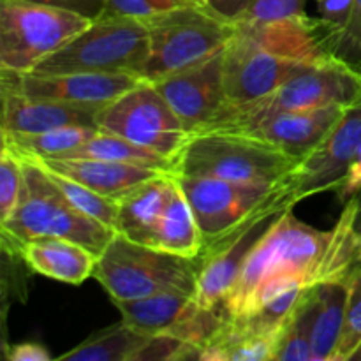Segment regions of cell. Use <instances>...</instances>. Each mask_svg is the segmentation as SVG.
I'll use <instances>...</instances> for the list:
<instances>
[{"mask_svg": "<svg viewBox=\"0 0 361 361\" xmlns=\"http://www.w3.org/2000/svg\"><path fill=\"white\" fill-rule=\"evenodd\" d=\"M360 201L353 197L330 229H317L281 212L250 250L221 309L229 319L245 317L291 289L344 281L358 263Z\"/></svg>", "mask_w": 361, "mask_h": 361, "instance_id": "cell-1", "label": "cell"}, {"mask_svg": "<svg viewBox=\"0 0 361 361\" xmlns=\"http://www.w3.org/2000/svg\"><path fill=\"white\" fill-rule=\"evenodd\" d=\"M20 157L23 189L13 214L0 222L4 250L18 256L21 245L30 240L63 238L101 256L115 236V229L76 210L35 159L28 155Z\"/></svg>", "mask_w": 361, "mask_h": 361, "instance_id": "cell-2", "label": "cell"}, {"mask_svg": "<svg viewBox=\"0 0 361 361\" xmlns=\"http://www.w3.org/2000/svg\"><path fill=\"white\" fill-rule=\"evenodd\" d=\"M302 162L303 157L277 145L245 134L208 130L189 137L175 159L173 173L274 185L298 173Z\"/></svg>", "mask_w": 361, "mask_h": 361, "instance_id": "cell-3", "label": "cell"}, {"mask_svg": "<svg viewBox=\"0 0 361 361\" xmlns=\"http://www.w3.org/2000/svg\"><path fill=\"white\" fill-rule=\"evenodd\" d=\"M148 28V59L140 78L155 83L196 67L224 51L235 35V23L219 16L204 4L178 7L145 20Z\"/></svg>", "mask_w": 361, "mask_h": 361, "instance_id": "cell-4", "label": "cell"}, {"mask_svg": "<svg viewBox=\"0 0 361 361\" xmlns=\"http://www.w3.org/2000/svg\"><path fill=\"white\" fill-rule=\"evenodd\" d=\"M175 176L196 215L203 235V252L256 215L279 214L298 204L295 175L274 185L229 182L210 176Z\"/></svg>", "mask_w": 361, "mask_h": 361, "instance_id": "cell-5", "label": "cell"}, {"mask_svg": "<svg viewBox=\"0 0 361 361\" xmlns=\"http://www.w3.org/2000/svg\"><path fill=\"white\" fill-rule=\"evenodd\" d=\"M200 268L201 257L176 256L115 233L97 257L94 277L118 302L166 291L194 295Z\"/></svg>", "mask_w": 361, "mask_h": 361, "instance_id": "cell-6", "label": "cell"}, {"mask_svg": "<svg viewBox=\"0 0 361 361\" xmlns=\"http://www.w3.org/2000/svg\"><path fill=\"white\" fill-rule=\"evenodd\" d=\"M148 59V28L134 18H97L28 74L130 73L140 76Z\"/></svg>", "mask_w": 361, "mask_h": 361, "instance_id": "cell-7", "label": "cell"}, {"mask_svg": "<svg viewBox=\"0 0 361 361\" xmlns=\"http://www.w3.org/2000/svg\"><path fill=\"white\" fill-rule=\"evenodd\" d=\"M361 101V69L341 59L310 63L267 97L228 104L201 130L277 111H314L330 106L351 108ZM197 130V133H201ZM196 134V133H194Z\"/></svg>", "mask_w": 361, "mask_h": 361, "instance_id": "cell-8", "label": "cell"}, {"mask_svg": "<svg viewBox=\"0 0 361 361\" xmlns=\"http://www.w3.org/2000/svg\"><path fill=\"white\" fill-rule=\"evenodd\" d=\"M92 21L34 0H0V71L28 73Z\"/></svg>", "mask_w": 361, "mask_h": 361, "instance_id": "cell-9", "label": "cell"}, {"mask_svg": "<svg viewBox=\"0 0 361 361\" xmlns=\"http://www.w3.org/2000/svg\"><path fill=\"white\" fill-rule=\"evenodd\" d=\"M97 127L157 152L171 159L173 164L190 137L175 109L147 81L102 106L97 113Z\"/></svg>", "mask_w": 361, "mask_h": 361, "instance_id": "cell-10", "label": "cell"}, {"mask_svg": "<svg viewBox=\"0 0 361 361\" xmlns=\"http://www.w3.org/2000/svg\"><path fill=\"white\" fill-rule=\"evenodd\" d=\"M240 35L282 59L302 63H317L338 59L337 49L342 28L321 16L307 13L268 23H235Z\"/></svg>", "mask_w": 361, "mask_h": 361, "instance_id": "cell-11", "label": "cell"}, {"mask_svg": "<svg viewBox=\"0 0 361 361\" xmlns=\"http://www.w3.org/2000/svg\"><path fill=\"white\" fill-rule=\"evenodd\" d=\"M130 73H69L37 76L0 71V87L11 88L32 99L106 106L141 83Z\"/></svg>", "mask_w": 361, "mask_h": 361, "instance_id": "cell-12", "label": "cell"}, {"mask_svg": "<svg viewBox=\"0 0 361 361\" xmlns=\"http://www.w3.org/2000/svg\"><path fill=\"white\" fill-rule=\"evenodd\" d=\"M310 63L282 59L257 48L235 30L224 48V90L228 104H247L267 97Z\"/></svg>", "mask_w": 361, "mask_h": 361, "instance_id": "cell-13", "label": "cell"}, {"mask_svg": "<svg viewBox=\"0 0 361 361\" xmlns=\"http://www.w3.org/2000/svg\"><path fill=\"white\" fill-rule=\"evenodd\" d=\"M345 109L348 108L344 106H330V108L314 109V111L268 113V115L222 123L210 130L245 134V136L277 145L289 154L305 159L310 152L319 147L331 127L342 118ZM201 133H208V130H201Z\"/></svg>", "mask_w": 361, "mask_h": 361, "instance_id": "cell-14", "label": "cell"}, {"mask_svg": "<svg viewBox=\"0 0 361 361\" xmlns=\"http://www.w3.org/2000/svg\"><path fill=\"white\" fill-rule=\"evenodd\" d=\"M361 147V101L345 109L319 147L303 159L295 173V197L303 201L316 194L337 190L353 157Z\"/></svg>", "mask_w": 361, "mask_h": 361, "instance_id": "cell-15", "label": "cell"}, {"mask_svg": "<svg viewBox=\"0 0 361 361\" xmlns=\"http://www.w3.org/2000/svg\"><path fill=\"white\" fill-rule=\"evenodd\" d=\"M224 51L196 67L155 81L154 85L189 129H203L228 102L224 90Z\"/></svg>", "mask_w": 361, "mask_h": 361, "instance_id": "cell-16", "label": "cell"}, {"mask_svg": "<svg viewBox=\"0 0 361 361\" xmlns=\"http://www.w3.org/2000/svg\"><path fill=\"white\" fill-rule=\"evenodd\" d=\"M277 215L257 222L242 235L228 238L214 249L201 254V268L197 275L196 293H194L197 305L203 309H221L222 302L238 279L252 247L270 228Z\"/></svg>", "mask_w": 361, "mask_h": 361, "instance_id": "cell-17", "label": "cell"}, {"mask_svg": "<svg viewBox=\"0 0 361 361\" xmlns=\"http://www.w3.org/2000/svg\"><path fill=\"white\" fill-rule=\"evenodd\" d=\"M2 92V133L39 134L67 126L97 127V113L102 106L32 99L11 88Z\"/></svg>", "mask_w": 361, "mask_h": 361, "instance_id": "cell-18", "label": "cell"}, {"mask_svg": "<svg viewBox=\"0 0 361 361\" xmlns=\"http://www.w3.org/2000/svg\"><path fill=\"white\" fill-rule=\"evenodd\" d=\"M175 185V175L166 171L123 194L118 200L115 231L141 245L155 247V231Z\"/></svg>", "mask_w": 361, "mask_h": 361, "instance_id": "cell-19", "label": "cell"}, {"mask_svg": "<svg viewBox=\"0 0 361 361\" xmlns=\"http://www.w3.org/2000/svg\"><path fill=\"white\" fill-rule=\"evenodd\" d=\"M28 157L35 159L49 171L69 176L104 196L115 197V200H120L123 194H127L140 183L147 182L161 173H166L161 169L126 164V162L102 161V159H51L34 157V155H28Z\"/></svg>", "mask_w": 361, "mask_h": 361, "instance_id": "cell-20", "label": "cell"}, {"mask_svg": "<svg viewBox=\"0 0 361 361\" xmlns=\"http://www.w3.org/2000/svg\"><path fill=\"white\" fill-rule=\"evenodd\" d=\"M18 257L35 274L63 284L80 286L94 277L97 256L80 243L63 238H35L23 243Z\"/></svg>", "mask_w": 361, "mask_h": 361, "instance_id": "cell-21", "label": "cell"}, {"mask_svg": "<svg viewBox=\"0 0 361 361\" xmlns=\"http://www.w3.org/2000/svg\"><path fill=\"white\" fill-rule=\"evenodd\" d=\"M118 309L122 321L140 334L169 335L182 321L194 303V295L182 291H166L143 296L136 300L113 302Z\"/></svg>", "mask_w": 361, "mask_h": 361, "instance_id": "cell-22", "label": "cell"}, {"mask_svg": "<svg viewBox=\"0 0 361 361\" xmlns=\"http://www.w3.org/2000/svg\"><path fill=\"white\" fill-rule=\"evenodd\" d=\"M348 295V279L323 282L314 288L312 361H334L344 331Z\"/></svg>", "mask_w": 361, "mask_h": 361, "instance_id": "cell-23", "label": "cell"}, {"mask_svg": "<svg viewBox=\"0 0 361 361\" xmlns=\"http://www.w3.org/2000/svg\"><path fill=\"white\" fill-rule=\"evenodd\" d=\"M203 247V235L197 226L196 215L176 180L171 200L155 231V249L183 257H201Z\"/></svg>", "mask_w": 361, "mask_h": 361, "instance_id": "cell-24", "label": "cell"}, {"mask_svg": "<svg viewBox=\"0 0 361 361\" xmlns=\"http://www.w3.org/2000/svg\"><path fill=\"white\" fill-rule=\"evenodd\" d=\"M53 159V157H51ZM55 159H102V161L113 162H126V164L145 166V168L161 169V171L173 173V161L157 154L154 150L140 147L118 134L106 133V130H97V134L85 141L74 150L60 155Z\"/></svg>", "mask_w": 361, "mask_h": 361, "instance_id": "cell-25", "label": "cell"}, {"mask_svg": "<svg viewBox=\"0 0 361 361\" xmlns=\"http://www.w3.org/2000/svg\"><path fill=\"white\" fill-rule=\"evenodd\" d=\"M148 335L140 334L123 321L97 331L83 344L63 353L56 360L71 361H134V356L147 344Z\"/></svg>", "mask_w": 361, "mask_h": 361, "instance_id": "cell-26", "label": "cell"}, {"mask_svg": "<svg viewBox=\"0 0 361 361\" xmlns=\"http://www.w3.org/2000/svg\"><path fill=\"white\" fill-rule=\"evenodd\" d=\"M99 127L67 126L46 130L39 134H6L2 133V143L9 145L16 154L34 155V157H60L74 150L85 141L97 134Z\"/></svg>", "mask_w": 361, "mask_h": 361, "instance_id": "cell-27", "label": "cell"}, {"mask_svg": "<svg viewBox=\"0 0 361 361\" xmlns=\"http://www.w3.org/2000/svg\"><path fill=\"white\" fill-rule=\"evenodd\" d=\"M314 288L303 289L295 309L282 326L274 361H312Z\"/></svg>", "mask_w": 361, "mask_h": 361, "instance_id": "cell-28", "label": "cell"}, {"mask_svg": "<svg viewBox=\"0 0 361 361\" xmlns=\"http://www.w3.org/2000/svg\"><path fill=\"white\" fill-rule=\"evenodd\" d=\"M42 168H44V166H42ZM46 171L49 173V176H51L55 185L60 189V192L67 197V201H69L76 210L88 215V217L95 219V221L102 222V224H106L108 228L115 229L116 217H118V200L104 196V194L97 192V190L90 189V187L69 178V176L49 171V169H46Z\"/></svg>", "mask_w": 361, "mask_h": 361, "instance_id": "cell-29", "label": "cell"}, {"mask_svg": "<svg viewBox=\"0 0 361 361\" xmlns=\"http://www.w3.org/2000/svg\"><path fill=\"white\" fill-rule=\"evenodd\" d=\"M349 295L345 309V323L334 361H348L349 355L361 342V263L353 267L348 277Z\"/></svg>", "mask_w": 361, "mask_h": 361, "instance_id": "cell-30", "label": "cell"}, {"mask_svg": "<svg viewBox=\"0 0 361 361\" xmlns=\"http://www.w3.org/2000/svg\"><path fill=\"white\" fill-rule=\"evenodd\" d=\"M23 189V166L21 157L2 143L0 150V222L6 221L18 207Z\"/></svg>", "mask_w": 361, "mask_h": 361, "instance_id": "cell-31", "label": "cell"}, {"mask_svg": "<svg viewBox=\"0 0 361 361\" xmlns=\"http://www.w3.org/2000/svg\"><path fill=\"white\" fill-rule=\"evenodd\" d=\"M197 2L200 0H106L99 18H134L145 21Z\"/></svg>", "mask_w": 361, "mask_h": 361, "instance_id": "cell-32", "label": "cell"}, {"mask_svg": "<svg viewBox=\"0 0 361 361\" xmlns=\"http://www.w3.org/2000/svg\"><path fill=\"white\" fill-rule=\"evenodd\" d=\"M305 13V0H250L235 23H268Z\"/></svg>", "mask_w": 361, "mask_h": 361, "instance_id": "cell-33", "label": "cell"}, {"mask_svg": "<svg viewBox=\"0 0 361 361\" xmlns=\"http://www.w3.org/2000/svg\"><path fill=\"white\" fill-rule=\"evenodd\" d=\"M337 56L361 69V0L353 2L351 16L338 37Z\"/></svg>", "mask_w": 361, "mask_h": 361, "instance_id": "cell-34", "label": "cell"}, {"mask_svg": "<svg viewBox=\"0 0 361 361\" xmlns=\"http://www.w3.org/2000/svg\"><path fill=\"white\" fill-rule=\"evenodd\" d=\"M355 0H316L317 14L323 20L344 28L348 25Z\"/></svg>", "mask_w": 361, "mask_h": 361, "instance_id": "cell-35", "label": "cell"}, {"mask_svg": "<svg viewBox=\"0 0 361 361\" xmlns=\"http://www.w3.org/2000/svg\"><path fill=\"white\" fill-rule=\"evenodd\" d=\"M361 190V147L356 152V155L353 157L351 164H349L348 171H345L344 180L338 185L337 189V196L341 200V203H348L351 201L353 197H356Z\"/></svg>", "mask_w": 361, "mask_h": 361, "instance_id": "cell-36", "label": "cell"}, {"mask_svg": "<svg viewBox=\"0 0 361 361\" xmlns=\"http://www.w3.org/2000/svg\"><path fill=\"white\" fill-rule=\"evenodd\" d=\"M34 2L48 4V6L60 7V9L73 11V13L81 14V16L95 20V18L101 16L106 0H34Z\"/></svg>", "mask_w": 361, "mask_h": 361, "instance_id": "cell-37", "label": "cell"}, {"mask_svg": "<svg viewBox=\"0 0 361 361\" xmlns=\"http://www.w3.org/2000/svg\"><path fill=\"white\" fill-rule=\"evenodd\" d=\"M6 358L9 361H51L48 349L34 342H21L6 348Z\"/></svg>", "mask_w": 361, "mask_h": 361, "instance_id": "cell-38", "label": "cell"}, {"mask_svg": "<svg viewBox=\"0 0 361 361\" xmlns=\"http://www.w3.org/2000/svg\"><path fill=\"white\" fill-rule=\"evenodd\" d=\"M201 4L212 9L214 13H217L219 16L226 18V20L233 21L235 23L245 9L249 7L250 0H200Z\"/></svg>", "mask_w": 361, "mask_h": 361, "instance_id": "cell-39", "label": "cell"}, {"mask_svg": "<svg viewBox=\"0 0 361 361\" xmlns=\"http://www.w3.org/2000/svg\"><path fill=\"white\" fill-rule=\"evenodd\" d=\"M348 361H361V342H360L358 345H356L355 351H353L351 355H349Z\"/></svg>", "mask_w": 361, "mask_h": 361, "instance_id": "cell-40", "label": "cell"}, {"mask_svg": "<svg viewBox=\"0 0 361 361\" xmlns=\"http://www.w3.org/2000/svg\"><path fill=\"white\" fill-rule=\"evenodd\" d=\"M358 263H361V238L358 242Z\"/></svg>", "mask_w": 361, "mask_h": 361, "instance_id": "cell-41", "label": "cell"}, {"mask_svg": "<svg viewBox=\"0 0 361 361\" xmlns=\"http://www.w3.org/2000/svg\"><path fill=\"white\" fill-rule=\"evenodd\" d=\"M360 238H361V231H360Z\"/></svg>", "mask_w": 361, "mask_h": 361, "instance_id": "cell-42", "label": "cell"}]
</instances>
